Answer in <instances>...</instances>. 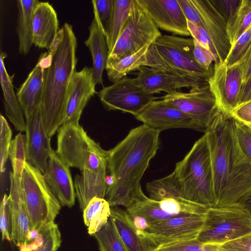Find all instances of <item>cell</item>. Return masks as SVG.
Here are the masks:
<instances>
[{
	"label": "cell",
	"instance_id": "6da1fadb",
	"mask_svg": "<svg viewBox=\"0 0 251 251\" xmlns=\"http://www.w3.org/2000/svg\"><path fill=\"white\" fill-rule=\"evenodd\" d=\"M204 134L210 154L215 207L237 203L251 189V161L238 144L234 119L220 110Z\"/></svg>",
	"mask_w": 251,
	"mask_h": 251
},
{
	"label": "cell",
	"instance_id": "7a4b0ae2",
	"mask_svg": "<svg viewBox=\"0 0 251 251\" xmlns=\"http://www.w3.org/2000/svg\"><path fill=\"white\" fill-rule=\"evenodd\" d=\"M160 132L143 124L108 151L107 169L115 181L105 195L111 207L126 209L144 193L141 179L159 148Z\"/></svg>",
	"mask_w": 251,
	"mask_h": 251
},
{
	"label": "cell",
	"instance_id": "3957f363",
	"mask_svg": "<svg viewBox=\"0 0 251 251\" xmlns=\"http://www.w3.org/2000/svg\"><path fill=\"white\" fill-rule=\"evenodd\" d=\"M57 154L70 167L79 169L74 185L79 207L83 211L94 197L104 198L108 151L90 137L79 122L62 125L57 130Z\"/></svg>",
	"mask_w": 251,
	"mask_h": 251
},
{
	"label": "cell",
	"instance_id": "277c9868",
	"mask_svg": "<svg viewBox=\"0 0 251 251\" xmlns=\"http://www.w3.org/2000/svg\"><path fill=\"white\" fill-rule=\"evenodd\" d=\"M76 47L73 26L66 23L59 29L48 51L51 59L45 70L41 106L43 121L50 138L57 131L65 118L68 89L76 72Z\"/></svg>",
	"mask_w": 251,
	"mask_h": 251
},
{
	"label": "cell",
	"instance_id": "5b68a950",
	"mask_svg": "<svg viewBox=\"0 0 251 251\" xmlns=\"http://www.w3.org/2000/svg\"><path fill=\"white\" fill-rule=\"evenodd\" d=\"M174 172L183 199L207 208L216 206L210 154L205 134L176 164Z\"/></svg>",
	"mask_w": 251,
	"mask_h": 251
},
{
	"label": "cell",
	"instance_id": "8992f818",
	"mask_svg": "<svg viewBox=\"0 0 251 251\" xmlns=\"http://www.w3.org/2000/svg\"><path fill=\"white\" fill-rule=\"evenodd\" d=\"M251 232V214L239 203L208 208L197 239L221 245Z\"/></svg>",
	"mask_w": 251,
	"mask_h": 251
},
{
	"label": "cell",
	"instance_id": "52a82bcc",
	"mask_svg": "<svg viewBox=\"0 0 251 251\" xmlns=\"http://www.w3.org/2000/svg\"><path fill=\"white\" fill-rule=\"evenodd\" d=\"M21 180L31 229L54 222L61 204L43 173L26 161Z\"/></svg>",
	"mask_w": 251,
	"mask_h": 251
},
{
	"label": "cell",
	"instance_id": "ba28073f",
	"mask_svg": "<svg viewBox=\"0 0 251 251\" xmlns=\"http://www.w3.org/2000/svg\"><path fill=\"white\" fill-rule=\"evenodd\" d=\"M161 35L138 0H132L126 22L109 53L106 69L124 57L135 53L145 46L151 45Z\"/></svg>",
	"mask_w": 251,
	"mask_h": 251
},
{
	"label": "cell",
	"instance_id": "9c48e42d",
	"mask_svg": "<svg viewBox=\"0 0 251 251\" xmlns=\"http://www.w3.org/2000/svg\"><path fill=\"white\" fill-rule=\"evenodd\" d=\"M154 44L165 61L164 70L166 73L208 81L213 69L206 70L197 62L193 55V38L161 35Z\"/></svg>",
	"mask_w": 251,
	"mask_h": 251
},
{
	"label": "cell",
	"instance_id": "30bf717a",
	"mask_svg": "<svg viewBox=\"0 0 251 251\" xmlns=\"http://www.w3.org/2000/svg\"><path fill=\"white\" fill-rule=\"evenodd\" d=\"M159 99L188 115L199 131L204 133L220 111L208 82L192 88L188 92L175 91Z\"/></svg>",
	"mask_w": 251,
	"mask_h": 251
},
{
	"label": "cell",
	"instance_id": "8fae6325",
	"mask_svg": "<svg viewBox=\"0 0 251 251\" xmlns=\"http://www.w3.org/2000/svg\"><path fill=\"white\" fill-rule=\"evenodd\" d=\"M98 95L108 110H120L135 117L152 101L159 99L146 92L135 78L128 77L103 87Z\"/></svg>",
	"mask_w": 251,
	"mask_h": 251
},
{
	"label": "cell",
	"instance_id": "7c38bea8",
	"mask_svg": "<svg viewBox=\"0 0 251 251\" xmlns=\"http://www.w3.org/2000/svg\"><path fill=\"white\" fill-rule=\"evenodd\" d=\"M213 69L208 81L210 90L220 110L230 114L239 103L243 85L242 62L230 66L225 62L214 63Z\"/></svg>",
	"mask_w": 251,
	"mask_h": 251
},
{
	"label": "cell",
	"instance_id": "4fadbf2b",
	"mask_svg": "<svg viewBox=\"0 0 251 251\" xmlns=\"http://www.w3.org/2000/svg\"><path fill=\"white\" fill-rule=\"evenodd\" d=\"M205 215L179 216L150 225L147 231L159 246L167 243L197 238Z\"/></svg>",
	"mask_w": 251,
	"mask_h": 251
},
{
	"label": "cell",
	"instance_id": "5bb4252c",
	"mask_svg": "<svg viewBox=\"0 0 251 251\" xmlns=\"http://www.w3.org/2000/svg\"><path fill=\"white\" fill-rule=\"evenodd\" d=\"M135 118L144 125L160 132L176 128L199 131L198 126L188 115L162 100L152 101Z\"/></svg>",
	"mask_w": 251,
	"mask_h": 251
},
{
	"label": "cell",
	"instance_id": "9a60e30c",
	"mask_svg": "<svg viewBox=\"0 0 251 251\" xmlns=\"http://www.w3.org/2000/svg\"><path fill=\"white\" fill-rule=\"evenodd\" d=\"M25 120L26 161L44 174L52 149L43 121L42 106Z\"/></svg>",
	"mask_w": 251,
	"mask_h": 251
},
{
	"label": "cell",
	"instance_id": "2e32d148",
	"mask_svg": "<svg viewBox=\"0 0 251 251\" xmlns=\"http://www.w3.org/2000/svg\"><path fill=\"white\" fill-rule=\"evenodd\" d=\"M156 26L180 36H189L187 20L177 0H138Z\"/></svg>",
	"mask_w": 251,
	"mask_h": 251
},
{
	"label": "cell",
	"instance_id": "e0dca14e",
	"mask_svg": "<svg viewBox=\"0 0 251 251\" xmlns=\"http://www.w3.org/2000/svg\"><path fill=\"white\" fill-rule=\"evenodd\" d=\"M216 50L219 63L225 62L231 49L227 23L212 0H191Z\"/></svg>",
	"mask_w": 251,
	"mask_h": 251
},
{
	"label": "cell",
	"instance_id": "ac0fdd59",
	"mask_svg": "<svg viewBox=\"0 0 251 251\" xmlns=\"http://www.w3.org/2000/svg\"><path fill=\"white\" fill-rule=\"evenodd\" d=\"M22 176L9 174L8 205L12 220V241L18 247L25 244L32 230L22 184Z\"/></svg>",
	"mask_w": 251,
	"mask_h": 251
},
{
	"label": "cell",
	"instance_id": "d6986e66",
	"mask_svg": "<svg viewBox=\"0 0 251 251\" xmlns=\"http://www.w3.org/2000/svg\"><path fill=\"white\" fill-rule=\"evenodd\" d=\"M96 85L92 68L85 66L74 73L68 89L66 114L63 124L79 122L84 107L96 93Z\"/></svg>",
	"mask_w": 251,
	"mask_h": 251
},
{
	"label": "cell",
	"instance_id": "ffe728a7",
	"mask_svg": "<svg viewBox=\"0 0 251 251\" xmlns=\"http://www.w3.org/2000/svg\"><path fill=\"white\" fill-rule=\"evenodd\" d=\"M51 55L42 53L26 80L18 90L17 97L25 119L30 117L42 104L45 70L49 66Z\"/></svg>",
	"mask_w": 251,
	"mask_h": 251
},
{
	"label": "cell",
	"instance_id": "44dd1931",
	"mask_svg": "<svg viewBox=\"0 0 251 251\" xmlns=\"http://www.w3.org/2000/svg\"><path fill=\"white\" fill-rule=\"evenodd\" d=\"M67 165L52 150L48 159L45 179L54 195L62 206H74L76 197L75 185Z\"/></svg>",
	"mask_w": 251,
	"mask_h": 251
},
{
	"label": "cell",
	"instance_id": "7402d4cb",
	"mask_svg": "<svg viewBox=\"0 0 251 251\" xmlns=\"http://www.w3.org/2000/svg\"><path fill=\"white\" fill-rule=\"evenodd\" d=\"M137 70L138 73L135 78L136 81L150 94L161 92L168 94L181 88L191 89L208 82L167 74L147 66H142Z\"/></svg>",
	"mask_w": 251,
	"mask_h": 251
},
{
	"label": "cell",
	"instance_id": "603a6c76",
	"mask_svg": "<svg viewBox=\"0 0 251 251\" xmlns=\"http://www.w3.org/2000/svg\"><path fill=\"white\" fill-rule=\"evenodd\" d=\"M110 218L128 251H155L159 247L149 232L134 226L126 210L111 207Z\"/></svg>",
	"mask_w": 251,
	"mask_h": 251
},
{
	"label": "cell",
	"instance_id": "cb8c5ba5",
	"mask_svg": "<svg viewBox=\"0 0 251 251\" xmlns=\"http://www.w3.org/2000/svg\"><path fill=\"white\" fill-rule=\"evenodd\" d=\"M58 31V20L55 9L49 2L39 1L32 16L33 44L49 50Z\"/></svg>",
	"mask_w": 251,
	"mask_h": 251
},
{
	"label": "cell",
	"instance_id": "d4e9b609",
	"mask_svg": "<svg viewBox=\"0 0 251 251\" xmlns=\"http://www.w3.org/2000/svg\"><path fill=\"white\" fill-rule=\"evenodd\" d=\"M7 55L1 52L0 56V83L4 96L5 114L15 128L21 132L25 131L26 122L24 113L16 95L13 85L14 75L11 76L5 67L4 59Z\"/></svg>",
	"mask_w": 251,
	"mask_h": 251
},
{
	"label": "cell",
	"instance_id": "484cf974",
	"mask_svg": "<svg viewBox=\"0 0 251 251\" xmlns=\"http://www.w3.org/2000/svg\"><path fill=\"white\" fill-rule=\"evenodd\" d=\"M89 35L85 41L92 57L93 77L96 84L103 85L102 74L106 69L109 51L105 37L96 20L89 26Z\"/></svg>",
	"mask_w": 251,
	"mask_h": 251
},
{
	"label": "cell",
	"instance_id": "4316f807",
	"mask_svg": "<svg viewBox=\"0 0 251 251\" xmlns=\"http://www.w3.org/2000/svg\"><path fill=\"white\" fill-rule=\"evenodd\" d=\"M37 0H18L17 32L19 37V52L27 54L33 44L32 31V16Z\"/></svg>",
	"mask_w": 251,
	"mask_h": 251
},
{
	"label": "cell",
	"instance_id": "83f0119b",
	"mask_svg": "<svg viewBox=\"0 0 251 251\" xmlns=\"http://www.w3.org/2000/svg\"><path fill=\"white\" fill-rule=\"evenodd\" d=\"M111 207L104 198L94 197L83 211V217L88 232L93 235L107 223L111 214Z\"/></svg>",
	"mask_w": 251,
	"mask_h": 251
},
{
	"label": "cell",
	"instance_id": "f1b7e54d",
	"mask_svg": "<svg viewBox=\"0 0 251 251\" xmlns=\"http://www.w3.org/2000/svg\"><path fill=\"white\" fill-rule=\"evenodd\" d=\"M39 233L34 240L20 246V251H57L61 243V233L54 222L39 229Z\"/></svg>",
	"mask_w": 251,
	"mask_h": 251
},
{
	"label": "cell",
	"instance_id": "f546056e",
	"mask_svg": "<svg viewBox=\"0 0 251 251\" xmlns=\"http://www.w3.org/2000/svg\"><path fill=\"white\" fill-rule=\"evenodd\" d=\"M126 210L128 214L145 218L150 226L170 218L185 216L171 214L163 211L157 201L147 197L144 193Z\"/></svg>",
	"mask_w": 251,
	"mask_h": 251
},
{
	"label": "cell",
	"instance_id": "4dcf8cb0",
	"mask_svg": "<svg viewBox=\"0 0 251 251\" xmlns=\"http://www.w3.org/2000/svg\"><path fill=\"white\" fill-rule=\"evenodd\" d=\"M150 46H145L135 53L124 57L106 68L109 80L115 83L130 72L137 70L142 66H146L147 54Z\"/></svg>",
	"mask_w": 251,
	"mask_h": 251
},
{
	"label": "cell",
	"instance_id": "1f68e13d",
	"mask_svg": "<svg viewBox=\"0 0 251 251\" xmlns=\"http://www.w3.org/2000/svg\"><path fill=\"white\" fill-rule=\"evenodd\" d=\"M146 189L151 199L160 201L170 198H183L179 181L173 172L162 178L147 184Z\"/></svg>",
	"mask_w": 251,
	"mask_h": 251
},
{
	"label": "cell",
	"instance_id": "d6a6232c",
	"mask_svg": "<svg viewBox=\"0 0 251 251\" xmlns=\"http://www.w3.org/2000/svg\"><path fill=\"white\" fill-rule=\"evenodd\" d=\"M132 0H114L113 17L109 35L106 39L109 53L113 49L129 16Z\"/></svg>",
	"mask_w": 251,
	"mask_h": 251
},
{
	"label": "cell",
	"instance_id": "836d02e7",
	"mask_svg": "<svg viewBox=\"0 0 251 251\" xmlns=\"http://www.w3.org/2000/svg\"><path fill=\"white\" fill-rule=\"evenodd\" d=\"M159 207L171 214L182 216L205 215L209 208L181 198H170L157 201Z\"/></svg>",
	"mask_w": 251,
	"mask_h": 251
},
{
	"label": "cell",
	"instance_id": "e575fe53",
	"mask_svg": "<svg viewBox=\"0 0 251 251\" xmlns=\"http://www.w3.org/2000/svg\"><path fill=\"white\" fill-rule=\"evenodd\" d=\"M251 25V0H242L233 21L227 25L231 47Z\"/></svg>",
	"mask_w": 251,
	"mask_h": 251
},
{
	"label": "cell",
	"instance_id": "d590c367",
	"mask_svg": "<svg viewBox=\"0 0 251 251\" xmlns=\"http://www.w3.org/2000/svg\"><path fill=\"white\" fill-rule=\"evenodd\" d=\"M93 236L100 251H128L110 218L102 228Z\"/></svg>",
	"mask_w": 251,
	"mask_h": 251
},
{
	"label": "cell",
	"instance_id": "8d00e7d4",
	"mask_svg": "<svg viewBox=\"0 0 251 251\" xmlns=\"http://www.w3.org/2000/svg\"><path fill=\"white\" fill-rule=\"evenodd\" d=\"M92 3L94 18L106 39L110 32L114 14V0H93Z\"/></svg>",
	"mask_w": 251,
	"mask_h": 251
},
{
	"label": "cell",
	"instance_id": "74e56055",
	"mask_svg": "<svg viewBox=\"0 0 251 251\" xmlns=\"http://www.w3.org/2000/svg\"><path fill=\"white\" fill-rule=\"evenodd\" d=\"M12 172L14 174L22 175L26 162V136L18 133L12 140L9 151Z\"/></svg>",
	"mask_w": 251,
	"mask_h": 251
},
{
	"label": "cell",
	"instance_id": "f35d334b",
	"mask_svg": "<svg viewBox=\"0 0 251 251\" xmlns=\"http://www.w3.org/2000/svg\"><path fill=\"white\" fill-rule=\"evenodd\" d=\"M219 246L204 244L195 238L163 244L155 251H219Z\"/></svg>",
	"mask_w": 251,
	"mask_h": 251
},
{
	"label": "cell",
	"instance_id": "ab89813d",
	"mask_svg": "<svg viewBox=\"0 0 251 251\" xmlns=\"http://www.w3.org/2000/svg\"><path fill=\"white\" fill-rule=\"evenodd\" d=\"M251 45V25L240 36L230 50L225 61L228 66L238 62Z\"/></svg>",
	"mask_w": 251,
	"mask_h": 251
},
{
	"label": "cell",
	"instance_id": "60d3db41",
	"mask_svg": "<svg viewBox=\"0 0 251 251\" xmlns=\"http://www.w3.org/2000/svg\"><path fill=\"white\" fill-rule=\"evenodd\" d=\"M0 171L2 174L5 172L6 163L9 157L12 132L6 119L2 114L0 116Z\"/></svg>",
	"mask_w": 251,
	"mask_h": 251
},
{
	"label": "cell",
	"instance_id": "b9f144b4",
	"mask_svg": "<svg viewBox=\"0 0 251 251\" xmlns=\"http://www.w3.org/2000/svg\"><path fill=\"white\" fill-rule=\"evenodd\" d=\"M234 120L235 134L242 152L251 161V125Z\"/></svg>",
	"mask_w": 251,
	"mask_h": 251
},
{
	"label": "cell",
	"instance_id": "7bdbcfd3",
	"mask_svg": "<svg viewBox=\"0 0 251 251\" xmlns=\"http://www.w3.org/2000/svg\"><path fill=\"white\" fill-rule=\"evenodd\" d=\"M0 228L2 240L12 241V220L8 205V196L4 194L0 206Z\"/></svg>",
	"mask_w": 251,
	"mask_h": 251
},
{
	"label": "cell",
	"instance_id": "ee69618b",
	"mask_svg": "<svg viewBox=\"0 0 251 251\" xmlns=\"http://www.w3.org/2000/svg\"><path fill=\"white\" fill-rule=\"evenodd\" d=\"M188 29L192 38L197 41L201 46L209 50L215 56L216 62L219 63V60L215 47L206 30L187 21Z\"/></svg>",
	"mask_w": 251,
	"mask_h": 251
},
{
	"label": "cell",
	"instance_id": "f6af8a7d",
	"mask_svg": "<svg viewBox=\"0 0 251 251\" xmlns=\"http://www.w3.org/2000/svg\"><path fill=\"white\" fill-rule=\"evenodd\" d=\"M227 25L234 19L241 3L240 0H212Z\"/></svg>",
	"mask_w": 251,
	"mask_h": 251
},
{
	"label": "cell",
	"instance_id": "bcb514c9",
	"mask_svg": "<svg viewBox=\"0 0 251 251\" xmlns=\"http://www.w3.org/2000/svg\"><path fill=\"white\" fill-rule=\"evenodd\" d=\"M193 55L197 62L206 70L212 68L211 67L212 63L216 62L214 55L195 39H193Z\"/></svg>",
	"mask_w": 251,
	"mask_h": 251
},
{
	"label": "cell",
	"instance_id": "7dc6e473",
	"mask_svg": "<svg viewBox=\"0 0 251 251\" xmlns=\"http://www.w3.org/2000/svg\"><path fill=\"white\" fill-rule=\"evenodd\" d=\"M219 251H251V232L220 245Z\"/></svg>",
	"mask_w": 251,
	"mask_h": 251
},
{
	"label": "cell",
	"instance_id": "c3c4849f",
	"mask_svg": "<svg viewBox=\"0 0 251 251\" xmlns=\"http://www.w3.org/2000/svg\"><path fill=\"white\" fill-rule=\"evenodd\" d=\"M187 19L199 26L203 27V23L198 11L191 0H177Z\"/></svg>",
	"mask_w": 251,
	"mask_h": 251
},
{
	"label": "cell",
	"instance_id": "681fc988",
	"mask_svg": "<svg viewBox=\"0 0 251 251\" xmlns=\"http://www.w3.org/2000/svg\"><path fill=\"white\" fill-rule=\"evenodd\" d=\"M230 114L235 120L251 125V100L238 105Z\"/></svg>",
	"mask_w": 251,
	"mask_h": 251
},
{
	"label": "cell",
	"instance_id": "f907efd6",
	"mask_svg": "<svg viewBox=\"0 0 251 251\" xmlns=\"http://www.w3.org/2000/svg\"><path fill=\"white\" fill-rule=\"evenodd\" d=\"M242 64V80L244 84L251 76V45L239 60Z\"/></svg>",
	"mask_w": 251,
	"mask_h": 251
},
{
	"label": "cell",
	"instance_id": "816d5d0a",
	"mask_svg": "<svg viewBox=\"0 0 251 251\" xmlns=\"http://www.w3.org/2000/svg\"><path fill=\"white\" fill-rule=\"evenodd\" d=\"M128 214L133 225L137 229L142 231L147 232L150 225L145 218L128 213Z\"/></svg>",
	"mask_w": 251,
	"mask_h": 251
},
{
	"label": "cell",
	"instance_id": "f5cc1de1",
	"mask_svg": "<svg viewBox=\"0 0 251 251\" xmlns=\"http://www.w3.org/2000/svg\"><path fill=\"white\" fill-rule=\"evenodd\" d=\"M250 100H251V76L242 85L238 105Z\"/></svg>",
	"mask_w": 251,
	"mask_h": 251
},
{
	"label": "cell",
	"instance_id": "db71d44e",
	"mask_svg": "<svg viewBox=\"0 0 251 251\" xmlns=\"http://www.w3.org/2000/svg\"><path fill=\"white\" fill-rule=\"evenodd\" d=\"M238 203L243 205L251 214V189L238 201Z\"/></svg>",
	"mask_w": 251,
	"mask_h": 251
}]
</instances>
